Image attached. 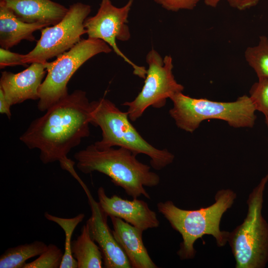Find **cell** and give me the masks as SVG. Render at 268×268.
Instances as JSON below:
<instances>
[{
	"instance_id": "obj_13",
	"label": "cell",
	"mask_w": 268,
	"mask_h": 268,
	"mask_svg": "<svg viewBox=\"0 0 268 268\" xmlns=\"http://www.w3.org/2000/svg\"><path fill=\"white\" fill-rule=\"evenodd\" d=\"M47 73L45 63H33L25 70L14 73L1 72L0 90L11 105L27 100H39V89Z\"/></svg>"
},
{
	"instance_id": "obj_11",
	"label": "cell",
	"mask_w": 268,
	"mask_h": 268,
	"mask_svg": "<svg viewBox=\"0 0 268 268\" xmlns=\"http://www.w3.org/2000/svg\"><path fill=\"white\" fill-rule=\"evenodd\" d=\"M88 199L91 215L87 220L92 239L98 244L106 268H131L130 261L114 238L107 223L108 217L92 197L84 184L81 185Z\"/></svg>"
},
{
	"instance_id": "obj_2",
	"label": "cell",
	"mask_w": 268,
	"mask_h": 268,
	"mask_svg": "<svg viewBox=\"0 0 268 268\" xmlns=\"http://www.w3.org/2000/svg\"><path fill=\"white\" fill-rule=\"evenodd\" d=\"M136 155L124 147L100 149L92 144L76 152L74 158L77 168L83 173H102L133 199L143 196L150 199L144 187L157 186L160 177L149 166L139 161Z\"/></svg>"
},
{
	"instance_id": "obj_25",
	"label": "cell",
	"mask_w": 268,
	"mask_h": 268,
	"mask_svg": "<svg viewBox=\"0 0 268 268\" xmlns=\"http://www.w3.org/2000/svg\"><path fill=\"white\" fill-rule=\"evenodd\" d=\"M221 0H204L207 6L215 7ZM260 0H227L231 7L240 10H243L256 5Z\"/></svg>"
},
{
	"instance_id": "obj_23",
	"label": "cell",
	"mask_w": 268,
	"mask_h": 268,
	"mask_svg": "<svg viewBox=\"0 0 268 268\" xmlns=\"http://www.w3.org/2000/svg\"><path fill=\"white\" fill-rule=\"evenodd\" d=\"M166 10L178 11L182 9L192 10L200 0H153Z\"/></svg>"
},
{
	"instance_id": "obj_16",
	"label": "cell",
	"mask_w": 268,
	"mask_h": 268,
	"mask_svg": "<svg viewBox=\"0 0 268 268\" xmlns=\"http://www.w3.org/2000/svg\"><path fill=\"white\" fill-rule=\"evenodd\" d=\"M49 26L40 23H28L19 20L13 11L0 2V46L9 49L22 40L35 41L33 33Z\"/></svg>"
},
{
	"instance_id": "obj_6",
	"label": "cell",
	"mask_w": 268,
	"mask_h": 268,
	"mask_svg": "<svg viewBox=\"0 0 268 268\" xmlns=\"http://www.w3.org/2000/svg\"><path fill=\"white\" fill-rule=\"evenodd\" d=\"M268 181L267 175L249 195L246 218L229 233L236 268H264L268 263V223L262 212Z\"/></svg>"
},
{
	"instance_id": "obj_18",
	"label": "cell",
	"mask_w": 268,
	"mask_h": 268,
	"mask_svg": "<svg viewBox=\"0 0 268 268\" xmlns=\"http://www.w3.org/2000/svg\"><path fill=\"white\" fill-rule=\"evenodd\" d=\"M44 242L35 241L7 249L0 257V268H23L26 261L39 256L47 248Z\"/></svg>"
},
{
	"instance_id": "obj_20",
	"label": "cell",
	"mask_w": 268,
	"mask_h": 268,
	"mask_svg": "<svg viewBox=\"0 0 268 268\" xmlns=\"http://www.w3.org/2000/svg\"><path fill=\"white\" fill-rule=\"evenodd\" d=\"M245 58L254 70L258 79L268 78V38L260 37L257 45L248 47L245 52Z\"/></svg>"
},
{
	"instance_id": "obj_12",
	"label": "cell",
	"mask_w": 268,
	"mask_h": 268,
	"mask_svg": "<svg viewBox=\"0 0 268 268\" xmlns=\"http://www.w3.org/2000/svg\"><path fill=\"white\" fill-rule=\"evenodd\" d=\"M97 197L99 205L108 216L120 218L143 232L159 225L156 212L142 200L130 201L116 195L109 197L102 187L98 188Z\"/></svg>"
},
{
	"instance_id": "obj_24",
	"label": "cell",
	"mask_w": 268,
	"mask_h": 268,
	"mask_svg": "<svg viewBox=\"0 0 268 268\" xmlns=\"http://www.w3.org/2000/svg\"><path fill=\"white\" fill-rule=\"evenodd\" d=\"M25 54H20L10 51L8 49L0 48V68L16 66H27L23 60Z\"/></svg>"
},
{
	"instance_id": "obj_19",
	"label": "cell",
	"mask_w": 268,
	"mask_h": 268,
	"mask_svg": "<svg viewBox=\"0 0 268 268\" xmlns=\"http://www.w3.org/2000/svg\"><path fill=\"white\" fill-rule=\"evenodd\" d=\"M44 216L47 220L58 224L65 234V250L60 268H78L71 250V237L75 228L83 220L85 214L79 213L72 218H63L45 212Z\"/></svg>"
},
{
	"instance_id": "obj_9",
	"label": "cell",
	"mask_w": 268,
	"mask_h": 268,
	"mask_svg": "<svg viewBox=\"0 0 268 268\" xmlns=\"http://www.w3.org/2000/svg\"><path fill=\"white\" fill-rule=\"evenodd\" d=\"M146 61L148 68L140 92L134 100L122 104L128 107L129 117L133 122L139 118L149 107L161 108L165 105L168 98L184 90V86L177 82L173 74L171 56L162 59L152 49L147 54Z\"/></svg>"
},
{
	"instance_id": "obj_7",
	"label": "cell",
	"mask_w": 268,
	"mask_h": 268,
	"mask_svg": "<svg viewBox=\"0 0 268 268\" xmlns=\"http://www.w3.org/2000/svg\"><path fill=\"white\" fill-rule=\"evenodd\" d=\"M112 51L103 40L88 38L81 39L54 61L45 63L47 74L39 89V110L46 111L68 94L67 83L84 63L96 55L108 54Z\"/></svg>"
},
{
	"instance_id": "obj_22",
	"label": "cell",
	"mask_w": 268,
	"mask_h": 268,
	"mask_svg": "<svg viewBox=\"0 0 268 268\" xmlns=\"http://www.w3.org/2000/svg\"><path fill=\"white\" fill-rule=\"evenodd\" d=\"M250 94L256 111L268 117V78L259 79L251 87Z\"/></svg>"
},
{
	"instance_id": "obj_3",
	"label": "cell",
	"mask_w": 268,
	"mask_h": 268,
	"mask_svg": "<svg viewBox=\"0 0 268 268\" xmlns=\"http://www.w3.org/2000/svg\"><path fill=\"white\" fill-rule=\"evenodd\" d=\"M236 198V194L234 191L222 189L216 193L214 203L198 209H183L171 201L157 204L158 212L182 236L183 241L177 252L181 259L194 258L196 252L194 244L205 235L214 237L218 247L226 244L229 232L221 231L220 223L223 214L232 206Z\"/></svg>"
},
{
	"instance_id": "obj_4",
	"label": "cell",
	"mask_w": 268,
	"mask_h": 268,
	"mask_svg": "<svg viewBox=\"0 0 268 268\" xmlns=\"http://www.w3.org/2000/svg\"><path fill=\"white\" fill-rule=\"evenodd\" d=\"M90 124L99 127L102 138L94 144L98 148L118 146L136 155L141 153L150 158L152 168L160 170L172 163L174 155L167 149L155 148L146 141L130 121L128 113L121 111L110 100L101 98L90 102Z\"/></svg>"
},
{
	"instance_id": "obj_1",
	"label": "cell",
	"mask_w": 268,
	"mask_h": 268,
	"mask_svg": "<svg viewBox=\"0 0 268 268\" xmlns=\"http://www.w3.org/2000/svg\"><path fill=\"white\" fill-rule=\"evenodd\" d=\"M90 114L86 92L75 90L31 122L20 140L29 149L40 150L43 163L59 161L61 168L70 173L74 162L67 155L90 135Z\"/></svg>"
},
{
	"instance_id": "obj_26",
	"label": "cell",
	"mask_w": 268,
	"mask_h": 268,
	"mask_svg": "<svg viewBox=\"0 0 268 268\" xmlns=\"http://www.w3.org/2000/svg\"><path fill=\"white\" fill-rule=\"evenodd\" d=\"M11 106L5 99L2 91L0 90V113L6 115L10 119L11 115Z\"/></svg>"
},
{
	"instance_id": "obj_10",
	"label": "cell",
	"mask_w": 268,
	"mask_h": 268,
	"mask_svg": "<svg viewBox=\"0 0 268 268\" xmlns=\"http://www.w3.org/2000/svg\"><path fill=\"white\" fill-rule=\"evenodd\" d=\"M133 1L134 0H129L124 6L118 7L112 4L111 0H101L97 12L94 16L86 18L84 27L88 38L100 39L106 42L117 55L132 67L134 74L145 78V68L132 62L120 51L116 44V40L127 41L131 37L127 23Z\"/></svg>"
},
{
	"instance_id": "obj_15",
	"label": "cell",
	"mask_w": 268,
	"mask_h": 268,
	"mask_svg": "<svg viewBox=\"0 0 268 268\" xmlns=\"http://www.w3.org/2000/svg\"><path fill=\"white\" fill-rule=\"evenodd\" d=\"M110 217L114 238L127 256L132 268H158L144 245L143 231L120 218L113 216Z\"/></svg>"
},
{
	"instance_id": "obj_21",
	"label": "cell",
	"mask_w": 268,
	"mask_h": 268,
	"mask_svg": "<svg viewBox=\"0 0 268 268\" xmlns=\"http://www.w3.org/2000/svg\"><path fill=\"white\" fill-rule=\"evenodd\" d=\"M64 252L53 244L48 245L47 249L38 258L26 263L23 268H60Z\"/></svg>"
},
{
	"instance_id": "obj_14",
	"label": "cell",
	"mask_w": 268,
	"mask_h": 268,
	"mask_svg": "<svg viewBox=\"0 0 268 268\" xmlns=\"http://www.w3.org/2000/svg\"><path fill=\"white\" fill-rule=\"evenodd\" d=\"M20 21L54 25L65 17L68 8L51 0H0Z\"/></svg>"
},
{
	"instance_id": "obj_8",
	"label": "cell",
	"mask_w": 268,
	"mask_h": 268,
	"mask_svg": "<svg viewBox=\"0 0 268 268\" xmlns=\"http://www.w3.org/2000/svg\"><path fill=\"white\" fill-rule=\"evenodd\" d=\"M91 10L90 5L80 2L70 5L60 22L41 30V37L35 47L25 54L24 64L45 63L72 48L86 34L84 22Z\"/></svg>"
},
{
	"instance_id": "obj_17",
	"label": "cell",
	"mask_w": 268,
	"mask_h": 268,
	"mask_svg": "<svg viewBox=\"0 0 268 268\" xmlns=\"http://www.w3.org/2000/svg\"><path fill=\"white\" fill-rule=\"evenodd\" d=\"M95 243L86 223L81 229L79 235L71 242V250L78 268L103 267L102 254Z\"/></svg>"
},
{
	"instance_id": "obj_5",
	"label": "cell",
	"mask_w": 268,
	"mask_h": 268,
	"mask_svg": "<svg viewBox=\"0 0 268 268\" xmlns=\"http://www.w3.org/2000/svg\"><path fill=\"white\" fill-rule=\"evenodd\" d=\"M173 106L169 114L180 129L194 132L203 121L218 119L234 128H252L256 119V108L250 96L244 95L233 102H217L197 99L182 92L170 98Z\"/></svg>"
},
{
	"instance_id": "obj_27",
	"label": "cell",
	"mask_w": 268,
	"mask_h": 268,
	"mask_svg": "<svg viewBox=\"0 0 268 268\" xmlns=\"http://www.w3.org/2000/svg\"><path fill=\"white\" fill-rule=\"evenodd\" d=\"M265 120H266V124L267 125V127L268 128V117H265ZM267 174L268 175V172Z\"/></svg>"
}]
</instances>
